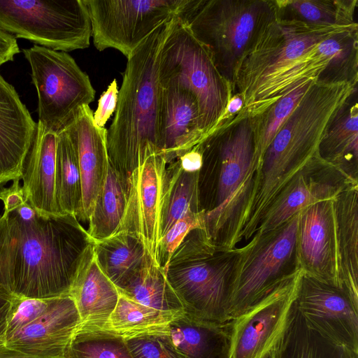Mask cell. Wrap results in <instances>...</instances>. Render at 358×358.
<instances>
[{
	"label": "cell",
	"mask_w": 358,
	"mask_h": 358,
	"mask_svg": "<svg viewBox=\"0 0 358 358\" xmlns=\"http://www.w3.org/2000/svg\"><path fill=\"white\" fill-rule=\"evenodd\" d=\"M69 294L75 302L81 325L108 327L120 294L98 266L93 245L79 267Z\"/></svg>",
	"instance_id": "cell-24"
},
{
	"label": "cell",
	"mask_w": 358,
	"mask_h": 358,
	"mask_svg": "<svg viewBox=\"0 0 358 358\" xmlns=\"http://www.w3.org/2000/svg\"><path fill=\"white\" fill-rule=\"evenodd\" d=\"M202 164L199 198L203 229L215 245L233 249L249 206L259 162L252 120L246 113L221 120L199 143Z\"/></svg>",
	"instance_id": "cell-1"
},
{
	"label": "cell",
	"mask_w": 358,
	"mask_h": 358,
	"mask_svg": "<svg viewBox=\"0 0 358 358\" xmlns=\"http://www.w3.org/2000/svg\"><path fill=\"white\" fill-rule=\"evenodd\" d=\"M182 313L154 309L120 294L107 328L123 337L164 331L169 330V324Z\"/></svg>",
	"instance_id": "cell-35"
},
{
	"label": "cell",
	"mask_w": 358,
	"mask_h": 358,
	"mask_svg": "<svg viewBox=\"0 0 358 358\" xmlns=\"http://www.w3.org/2000/svg\"><path fill=\"white\" fill-rule=\"evenodd\" d=\"M93 251L100 269L118 290L143 266L149 255L140 238L126 231L94 241Z\"/></svg>",
	"instance_id": "cell-27"
},
{
	"label": "cell",
	"mask_w": 358,
	"mask_h": 358,
	"mask_svg": "<svg viewBox=\"0 0 358 358\" xmlns=\"http://www.w3.org/2000/svg\"><path fill=\"white\" fill-rule=\"evenodd\" d=\"M119 292L129 299L154 309L172 313H184L165 271L150 255L143 266Z\"/></svg>",
	"instance_id": "cell-32"
},
{
	"label": "cell",
	"mask_w": 358,
	"mask_h": 358,
	"mask_svg": "<svg viewBox=\"0 0 358 358\" xmlns=\"http://www.w3.org/2000/svg\"><path fill=\"white\" fill-rule=\"evenodd\" d=\"M55 183L61 213L78 219L82 202L81 178L76 149L66 127L57 133Z\"/></svg>",
	"instance_id": "cell-34"
},
{
	"label": "cell",
	"mask_w": 358,
	"mask_h": 358,
	"mask_svg": "<svg viewBox=\"0 0 358 358\" xmlns=\"http://www.w3.org/2000/svg\"><path fill=\"white\" fill-rule=\"evenodd\" d=\"M273 358H358V352L337 344L310 327L294 303Z\"/></svg>",
	"instance_id": "cell-28"
},
{
	"label": "cell",
	"mask_w": 358,
	"mask_h": 358,
	"mask_svg": "<svg viewBox=\"0 0 358 358\" xmlns=\"http://www.w3.org/2000/svg\"><path fill=\"white\" fill-rule=\"evenodd\" d=\"M348 28L275 20L241 61L231 96L241 95V111L253 116L300 84L316 80L330 59L317 44Z\"/></svg>",
	"instance_id": "cell-2"
},
{
	"label": "cell",
	"mask_w": 358,
	"mask_h": 358,
	"mask_svg": "<svg viewBox=\"0 0 358 358\" xmlns=\"http://www.w3.org/2000/svg\"><path fill=\"white\" fill-rule=\"evenodd\" d=\"M204 215L203 210L196 212L189 208L161 237L157 246V262L164 271L173 252L189 231L196 228H203Z\"/></svg>",
	"instance_id": "cell-38"
},
{
	"label": "cell",
	"mask_w": 358,
	"mask_h": 358,
	"mask_svg": "<svg viewBox=\"0 0 358 358\" xmlns=\"http://www.w3.org/2000/svg\"><path fill=\"white\" fill-rule=\"evenodd\" d=\"M314 81L308 80L300 84L260 113L250 116L255 136V154L259 164L279 128Z\"/></svg>",
	"instance_id": "cell-37"
},
{
	"label": "cell",
	"mask_w": 358,
	"mask_h": 358,
	"mask_svg": "<svg viewBox=\"0 0 358 358\" xmlns=\"http://www.w3.org/2000/svg\"><path fill=\"white\" fill-rule=\"evenodd\" d=\"M36 122L0 73V188L22 179Z\"/></svg>",
	"instance_id": "cell-20"
},
{
	"label": "cell",
	"mask_w": 358,
	"mask_h": 358,
	"mask_svg": "<svg viewBox=\"0 0 358 358\" xmlns=\"http://www.w3.org/2000/svg\"><path fill=\"white\" fill-rule=\"evenodd\" d=\"M0 358H38L10 349L6 345H0Z\"/></svg>",
	"instance_id": "cell-48"
},
{
	"label": "cell",
	"mask_w": 358,
	"mask_h": 358,
	"mask_svg": "<svg viewBox=\"0 0 358 358\" xmlns=\"http://www.w3.org/2000/svg\"><path fill=\"white\" fill-rule=\"evenodd\" d=\"M66 128L76 149L81 178L82 202L78 220L88 222L108 173L107 129L95 124L93 111L87 105L80 108Z\"/></svg>",
	"instance_id": "cell-19"
},
{
	"label": "cell",
	"mask_w": 358,
	"mask_h": 358,
	"mask_svg": "<svg viewBox=\"0 0 358 358\" xmlns=\"http://www.w3.org/2000/svg\"><path fill=\"white\" fill-rule=\"evenodd\" d=\"M358 185L316 152L294 175L271 202L255 233L263 234L279 227L306 206L334 199L341 192Z\"/></svg>",
	"instance_id": "cell-14"
},
{
	"label": "cell",
	"mask_w": 358,
	"mask_h": 358,
	"mask_svg": "<svg viewBox=\"0 0 358 358\" xmlns=\"http://www.w3.org/2000/svg\"><path fill=\"white\" fill-rule=\"evenodd\" d=\"M57 143V134L37 122L22 177L27 203L45 217L62 215L56 196Z\"/></svg>",
	"instance_id": "cell-22"
},
{
	"label": "cell",
	"mask_w": 358,
	"mask_h": 358,
	"mask_svg": "<svg viewBox=\"0 0 358 358\" xmlns=\"http://www.w3.org/2000/svg\"><path fill=\"white\" fill-rule=\"evenodd\" d=\"M199 172L185 169L178 158L167 164L164 177L161 237L189 208L196 212L202 211L199 198Z\"/></svg>",
	"instance_id": "cell-31"
},
{
	"label": "cell",
	"mask_w": 358,
	"mask_h": 358,
	"mask_svg": "<svg viewBox=\"0 0 358 358\" xmlns=\"http://www.w3.org/2000/svg\"><path fill=\"white\" fill-rule=\"evenodd\" d=\"M52 299L28 298L15 294L8 316L6 339L40 317L48 309Z\"/></svg>",
	"instance_id": "cell-40"
},
{
	"label": "cell",
	"mask_w": 358,
	"mask_h": 358,
	"mask_svg": "<svg viewBox=\"0 0 358 358\" xmlns=\"http://www.w3.org/2000/svg\"><path fill=\"white\" fill-rule=\"evenodd\" d=\"M20 52L16 38L0 29V66L13 61L14 56Z\"/></svg>",
	"instance_id": "cell-45"
},
{
	"label": "cell",
	"mask_w": 358,
	"mask_h": 358,
	"mask_svg": "<svg viewBox=\"0 0 358 358\" xmlns=\"http://www.w3.org/2000/svg\"><path fill=\"white\" fill-rule=\"evenodd\" d=\"M8 218L9 216L0 217V285L11 290L13 238Z\"/></svg>",
	"instance_id": "cell-41"
},
{
	"label": "cell",
	"mask_w": 358,
	"mask_h": 358,
	"mask_svg": "<svg viewBox=\"0 0 358 358\" xmlns=\"http://www.w3.org/2000/svg\"><path fill=\"white\" fill-rule=\"evenodd\" d=\"M339 287L358 304V185L334 199Z\"/></svg>",
	"instance_id": "cell-25"
},
{
	"label": "cell",
	"mask_w": 358,
	"mask_h": 358,
	"mask_svg": "<svg viewBox=\"0 0 358 358\" xmlns=\"http://www.w3.org/2000/svg\"><path fill=\"white\" fill-rule=\"evenodd\" d=\"M22 52L28 61L38 96V122L58 133L80 108L94 101L89 76L67 52L34 45Z\"/></svg>",
	"instance_id": "cell-11"
},
{
	"label": "cell",
	"mask_w": 358,
	"mask_h": 358,
	"mask_svg": "<svg viewBox=\"0 0 358 358\" xmlns=\"http://www.w3.org/2000/svg\"><path fill=\"white\" fill-rule=\"evenodd\" d=\"M65 358H134L124 338L109 328L80 324Z\"/></svg>",
	"instance_id": "cell-36"
},
{
	"label": "cell",
	"mask_w": 358,
	"mask_h": 358,
	"mask_svg": "<svg viewBox=\"0 0 358 358\" xmlns=\"http://www.w3.org/2000/svg\"><path fill=\"white\" fill-rule=\"evenodd\" d=\"M356 85L311 83L262 157L268 178L287 182L317 152L329 120Z\"/></svg>",
	"instance_id": "cell-8"
},
{
	"label": "cell",
	"mask_w": 358,
	"mask_h": 358,
	"mask_svg": "<svg viewBox=\"0 0 358 358\" xmlns=\"http://www.w3.org/2000/svg\"><path fill=\"white\" fill-rule=\"evenodd\" d=\"M124 338L134 358H184L174 346L169 330Z\"/></svg>",
	"instance_id": "cell-39"
},
{
	"label": "cell",
	"mask_w": 358,
	"mask_h": 358,
	"mask_svg": "<svg viewBox=\"0 0 358 358\" xmlns=\"http://www.w3.org/2000/svg\"><path fill=\"white\" fill-rule=\"evenodd\" d=\"M234 85L241 61L276 20L275 0H186L177 15Z\"/></svg>",
	"instance_id": "cell-5"
},
{
	"label": "cell",
	"mask_w": 358,
	"mask_h": 358,
	"mask_svg": "<svg viewBox=\"0 0 358 358\" xmlns=\"http://www.w3.org/2000/svg\"><path fill=\"white\" fill-rule=\"evenodd\" d=\"M159 148L167 164L189 151L205 137L196 99L178 87H162Z\"/></svg>",
	"instance_id": "cell-21"
},
{
	"label": "cell",
	"mask_w": 358,
	"mask_h": 358,
	"mask_svg": "<svg viewBox=\"0 0 358 358\" xmlns=\"http://www.w3.org/2000/svg\"><path fill=\"white\" fill-rule=\"evenodd\" d=\"M0 29L66 52L88 48L92 37L82 0H0Z\"/></svg>",
	"instance_id": "cell-10"
},
{
	"label": "cell",
	"mask_w": 358,
	"mask_h": 358,
	"mask_svg": "<svg viewBox=\"0 0 358 358\" xmlns=\"http://www.w3.org/2000/svg\"><path fill=\"white\" fill-rule=\"evenodd\" d=\"M231 320L213 323L183 313L169 324V335L184 358H228Z\"/></svg>",
	"instance_id": "cell-26"
},
{
	"label": "cell",
	"mask_w": 358,
	"mask_h": 358,
	"mask_svg": "<svg viewBox=\"0 0 358 358\" xmlns=\"http://www.w3.org/2000/svg\"><path fill=\"white\" fill-rule=\"evenodd\" d=\"M276 20L322 27H358L357 0H275Z\"/></svg>",
	"instance_id": "cell-29"
},
{
	"label": "cell",
	"mask_w": 358,
	"mask_h": 358,
	"mask_svg": "<svg viewBox=\"0 0 358 358\" xmlns=\"http://www.w3.org/2000/svg\"><path fill=\"white\" fill-rule=\"evenodd\" d=\"M319 45L330 59L315 82L327 85L358 84V27L338 31Z\"/></svg>",
	"instance_id": "cell-33"
},
{
	"label": "cell",
	"mask_w": 358,
	"mask_h": 358,
	"mask_svg": "<svg viewBox=\"0 0 358 358\" xmlns=\"http://www.w3.org/2000/svg\"><path fill=\"white\" fill-rule=\"evenodd\" d=\"M81 320L69 294L52 298L38 318L12 334L6 346L38 358H65Z\"/></svg>",
	"instance_id": "cell-18"
},
{
	"label": "cell",
	"mask_w": 358,
	"mask_h": 358,
	"mask_svg": "<svg viewBox=\"0 0 358 358\" xmlns=\"http://www.w3.org/2000/svg\"><path fill=\"white\" fill-rule=\"evenodd\" d=\"M17 220L22 222H29L37 216L35 210L27 202L11 213Z\"/></svg>",
	"instance_id": "cell-47"
},
{
	"label": "cell",
	"mask_w": 358,
	"mask_h": 358,
	"mask_svg": "<svg viewBox=\"0 0 358 358\" xmlns=\"http://www.w3.org/2000/svg\"><path fill=\"white\" fill-rule=\"evenodd\" d=\"M296 253L302 273L339 287L334 199L299 211Z\"/></svg>",
	"instance_id": "cell-17"
},
{
	"label": "cell",
	"mask_w": 358,
	"mask_h": 358,
	"mask_svg": "<svg viewBox=\"0 0 358 358\" xmlns=\"http://www.w3.org/2000/svg\"><path fill=\"white\" fill-rule=\"evenodd\" d=\"M95 48L127 58L159 27L175 17L186 0H82Z\"/></svg>",
	"instance_id": "cell-12"
},
{
	"label": "cell",
	"mask_w": 358,
	"mask_h": 358,
	"mask_svg": "<svg viewBox=\"0 0 358 358\" xmlns=\"http://www.w3.org/2000/svg\"><path fill=\"white\" fill-rule=\"evenodd\" d=\"M20 179L13 180L8 187L0 188V201L3 204V216H9L13 212L27 203Z\"/></svg>",
	"instance_id": "cell-43"
},
{
	"label": "cell",
	"mask_w": 358,
	"mask_h": 358,
	"mask_svg": "<svg viewBox=\"0 0 358 358\" xmlns=\"http://www.w3.org/2000/svg\"><path fill=\"white\" fill-rule=\"evenodd\" d=\"M173 20L159 27L127 58L106 139L109 163L127 178L148 155L159 153L158 58Z\"/></svg>",
	"instance_id": "cell-4"
},
{
	"label": "cell",
	"mask_w": 358,
	"mask_h": 358,
	"mask_svg": "<svg viewBox=\"0 0 358 358\" xmlns=\"http://www.w3.org/2000/svg\"><path fill=\"white\" fill-rule=\"evenodd\" d=\"M295 305L310 327L358 352V304L344 290L301 273Z\"/></svg>",
	"instance_id": "cell-15"
},
{
	"label": "cell",
	"mask_w": 358,
	"mask_h": 358,
	"mask_svg": "<svg viewBox=\"0 0 358 358\" xmlns=\"http://www.w3.org/2000/svg\"><path fill=\"white\" fill-rule=\"evenodd\" d=\"M118 88L116 79H114L101 94L98 106L93 113V120L96 125L105 127V124L115 110L117 103Z\"/></svg>",
	"instance_id": "cell-42"
},
{
	"label": "cell",
	"mask_w": 358,
	"mask_h": 358,
	"mask_svg": "<svg viewBox=\"0 0 358 358\" xmlns=\"http://www.w3.org/2000/svg\"><path fill=\"white\" fill-rule=\"evenodd\" d=\"M299 213L274 229L255 233L239 248L229 300L231 319L301 271L296 253Z\"/></svg>",
	"instance_id": "cell-9"
},
{
	"label": "cell",
	"mask_w": 358,
	"mask_h": 358,
	"mask_svg": "<svg viewBox=\"0 0 358 358\" xmlns=\"http://www.w3.org/2000/svg\"><path fill=\"white\" fill-rule=\"evenodd\" d=\"M157 73L162 87H178L194 96L200 128L206 136L224 114L230 87L205 48L176 16L159 54Z\"/></svg>",
	"instance_id": "cell-7"
},
{
	"label": "cell",
	"mask_w": 358,
	"mask_h": 358,
	"mask_svg": "<svg viewBox=\"0 0 358 358\" xmlns=\"http://www.w3.org/2000/svg\"><path fill=\"white\" fill-rule=\"evenodd\" d=\"M243 106V100L241 95L234 94L231 96L229 101L225 113L221 120L227 119L236 115L242 110Z\"/></svg>",
	"instance_id": "cell-46"
},
{
	"label": "cell",
	"mask_w": 358,
	"mask_h": 358,
	"mask_svg": "<svg viewBox=\"0 0 358 358\" xmlns=\"http://www.w3.org/2000/svg\"><path fill=\"white\" fill-rule=\"evenodd\" d=\"M239 248L217 246L203 228L192 229L173 252L165 273L184 314L222 324L231 319L229 300Z\"/></svg>",
	"instance_id": "cell-6"
},
{
	"label": "cell",
	"mask_w": 358,
	"mask_h": 358,
	"mask_svg": "<svg viewBox=\"0 0 358 358\" xmlns=\"http://www.w3.org/2000/svg\"><path fill=\"white\" fill-rule=\"evenodd\" d=\"M301 273L231 319L228 358H271L287 328Z\"/></svg>",
	"instance_id": "cell-13"
},
{
	"label": "cell",
	"mask_w": 358,
	"mask_h": 358,
	"mask_svg": "<svg viewBox=\"0 0 358 358\" xmlns=\"http://www.w3.org/2000/svg\"><path fill=\"white\" fill-rule=\"evenodd\" d=\"M358 85L329 120L317 146L318 156L358 181Z\"/></svg>",
	"instance_id": "cell-23"
},
{
	"label": "cell",
	"mask_w": 358,
	"mask_h": 358,
	"mask_svg": "<svg viewBox=\"0 0 358 358\" xmlns=\"http://www.w3.org/2000/svg\"><path fill=\"white\" fill-rule=\"evenodd\" d=\"M13 236V294L35 299L69 294L94 241L71 214L37 216L29 222L9 215Z\"/></svg>",
	"instance_id": "cell-3"
},
{
	"label": "cell",
	"mask_w": 358,
	"mask_h": 358,
	"mask_svg": "<svg viewBox=\"0 0 358 358\" xmlns=\"http://www.w3.org/2000/svg\"><path fill=\"white\" fill-rule=\"evenodd\" d=\"M166 165L162 154L152 153L132 172L124 215L117 231L138 236L157 264Z\"/></svg>",
	"instance_id": "cell-16"
},
{
	"label": "cell",
	"mask_w": 358,
	"mask_h": 358,
	"mask_svg": "<svg viewBox=\"0 0 358 358\" xmlns=\"http://www.w3.org/2000/svg\"><path fill=\"white\" fill-rule=\"evenodd\" d=\"M109 163L104 183L96 197L87 230L93 241H100L115 234L124 215L129 181Z\"/></svg>",
	"instance_id": "cell-30"
},
{
	"label": "cell",
	"mask_w": 358,
	"mask_h": 358,
	"mask_svg": "<svg viewBox=\"0 0 358 358\" xmlns=\"http://www.w3.org/2000/svg\"><path fill=\"white\" fill-rule=\"evenodd\" d=\"M15 294L8 287L0 285V345L6 341V331L10 307Z\"/></svg>",
	"instance_id": "cell-44"
},
{
	"label": "cell",
	"mask_w": 358,
	"mask_h": 358,
	"mask_svg": "<svg viewBox=\"0 0 358 358\" xmlns=\"http://www.w3.org/2000/svg\"><path fill=\"white\" fill-rule=\"evenodd\" d=\"M271 358H273V355H272Z\"/></svg>",
	"instance_id": "cell-49"
}]
</instances>
